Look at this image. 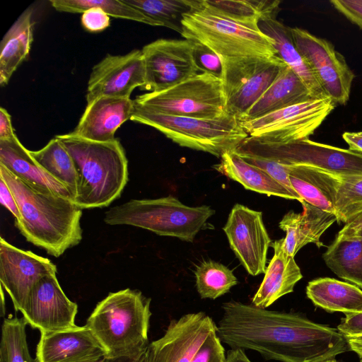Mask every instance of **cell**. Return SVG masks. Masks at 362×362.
Listing matches in <instances>:
<instances>
[{
	"mask_svg": "<svg viewBox=\"0 0 362 362\" xmlns=\"http://www.w3.org/2000/svg\"><path fill=\"white\" fill-rule=\"evenodd\" d=\"M33 9H25L1 42L0 84L6 86L20 64L28 58L33 40Z\"/></svg>",
	"mask_w": 362,
	"mask_h": 362,
	"instance_id": "29",
	"label": "cell"
},
{
	"mask_svg": "<svg viewBox=\"0 0 362 362\" xmlns=\"http://www.w3.org/2000/svg\"><path fill=\"white\" fill-rule=\"evenodd\" d=\"M25 318H4L1 327L0 361L2 362H36L29 351Z\"/></svg>",
	"mask_w": 362,
	"mask_h": 362,
	"instance_id": "35",
	"label": "cell"
},
{
	"mask_svg": "<svg viewBox=\"0 0 362 362\" xmlns=\"http://www.w3.org/2000/svg\"><path fill=\"white\" fill-rule=\"evenodd\" d=\"M258 25L265 35L272 39L277 55L299 76L313 96L315 98L329 97L296 47L291 28L278 21L276 17L263 19L259 22Z\"/></svg>",
	"mask_w": 362,
	"mask_h": 362,
	"instance_id": "28",
	"label": "cell"
},
{
	"mask_svg": "<svg viewBox=\"0 0 362 362\" xmlns=\"http://www.w3.org/2000/svg\"><path fill=\"white\" fill-rule=\"evenodd\" d=\"M181 35L201 43L221 58L274 57L272 39L258 25L245 24L200 10H192L182 20Z\"/></svg>",
	"mask_w": 362,
	"mask_h": 362,
	"instance_id": "8",
	"label": "cell"
},
{
	"mask_svg": "<svg viewBox=\"0 0 362 362\" xmlns=\"http://www.w3.org/2000/svg\"><path fill=\"white\" fill-rule=\"evenodd\" d=\"M302 213L290 211L279 223V228L286 233L284 245L286 252L293 257L303 247L314 243L317 247L325 246L320 237L335 221V214L317 208L302 201Z\"/></svg>",
	"mask_w": 362,
	"mask_h": 362,
	"instance_id": "21",
	"label": "cell"
},
{
	"mask_svg": "<svg viewBox=\"0 0 362 362\" xmlns=\"http://www.w3.org/2000/svg\"><path fill=\"white\" fill-rule=\"evenodd\" d=\"M1 316L4 317L6 313L5 300L4 294V288L1 286Z\"/></svg>",
	"mask_w": 362,
	"mask_h": 362,
	"instance_id": "50",
	"label": "cell"
},
{
	"mask_svg": "<svg viewBox=\"0 0 362 362\" xmlns=\"http://www.w3.org/2000/svg\"><path fill=\"white\" fill-rule=\"evenodd\" d=\"M332 6L362 30V0H330Z\"/></svg>",
	"mask_w": 362,
	"mask_h": 362,
	"instance_id": "41",
	"label": "cell"
},
{
	"mask_svg": "<svg viewBox=\"0 0 362 362\" xmlns=\"http://www.w3.org/2000/svg\"><path fill=\"white\" fill-rule=\"evenodd\" d=\"M315 98L299 76L285 64L269 87L240 121L252 120Z\"/></svg>",
	"mask_w": 362,
	"mask_h": 362,
	"instance_id": "23",
	"label": "cell"
},
{
	"mask_svg": "<svg viewBox=\"0 0 362 362\" xmlns=\"http://www.w3.org/2000/svg\"><path fill=\"white\" fill-rule=\"evenodd\" d=\"M14 129L12 125L11 117L8 111L0 107V140H7L15 137Z\"/></svg>",
	"mask_w": 362,
	"mask_h": 362,
	"instance_id": "45",
	"label": "cell"
},
{
	"mask_svg": "<svg viewBox=\"0 0 362 362\" xmlns=\"http://www.w3.org/2000/svg\"><path fill=\"white\" fill-rule=\"evenodd\" d=\"M336 105L329 97L315 98L240 123L250 137L286 143L309 138Z\"/></svg>",
	"mask_w": 362,
	"mask_h": 362,
	"instance_id": "11",
	"label": "cell"
},
{
	"mask_svg": "<svg viewBox=\"0 0 362 362\" xmlns=\"http://www.w3.org/2000/svg\"><path fill=\"white\" fill-rule=\"evenodd\" d=\"M29 152L42 168L68 189L74 202L77 193L78 174L72 157L63 144L54 137L41 149Z\"/></svg>",
	"mask_w": 362,
	"mask_h": 362,
	"instance_id": "32",
	"label": "cell"
},
{
	"mask_svg": "<svg viewBox=\"0 0 362 362\" xmlns=\"http://www.w3.org/2000/svg\"><path fill=\"white\" fill-rule=\"evenodd\" d=\"M342 138L348 144L349 149L362 153V131L358 132H346Z\"/></svg>",
	"mask_w": 362,
	"mask_h": 362,
	"instance_id": "46",
	"label": "cell"
},
{
	"mask_svg": "<svg viewBox=\"0 0 362 362\" xmlns=\"http://www.w3.org/2000/svg\"><path fill=\"white\" fill-rule=\"evenodd\" d=\"M274 255L264 272V277L252 299L256 307L266 308L279 298L292 293L302 278L300 267L294 257L285 250L284 238L271 243Z\"/></svg>",
	"mask_w": 362,
	"mask_h": 362,
	"instance_id": "22",
	"label": "cell"
},
{
	"mask_svg": "<svg viewBox=\"0 0 362 362\" xmlns=\"http://www.w3.org/2000/svg\"><path fill=\"white\" fill-rule=\"evenodd\" d=\"M135 104V103H134ZM132 121L155 128L180 146L221 158L249 136L234 115L204 119L155 113L134 105Z\"/></svg>",
	"mask_w": 362,
	"mask_h": 362,
	"instance_id": "7",
	"label": "cell"
},
{
	"mask_svg": "<svg viewBox=\"0 0 362 362\" xmlns=\"http://www.w3.org/2000/svg\"><path fill=\"white\" fill-rule=\"evenodd\" d=\"M151 298L140 291L125 288L100 301L86 325L102 346L105 358L135 357L148 346Z\"/></svg>",
	"mask_w": 362,
	"mask_h": 362,
	"instance_id": "5",
	"label": "cell"
},
{
	"mask_svg": "<svg viewBox=\"0 0 362 362\" xmlns=\"http://www.w3.org/2000/svg\"><path fill=\"white\" fill-rule=\"evenodd\" d=\"M291 30L296 47L325 94L336 105H346L355 74L344 57L329 41L300 28Z\"/></svg>",
	"mask_w": 362,
	"mask_h": 362,
	"instance_id": "12",
	"label": "cell"
},
{
	"mask_svg": "<svg viewBox=\"0 0 362 362\" xmlns=\"http://www.w3.org/2000/svg\"><path fill=\"white\" fill-rule=\"evenodd\" d=\"M322 362H338L335 358L328 359Z\"/></svg>",
	"mask_w": 362,
	"mask_h": 362,
	"instance_id": "51",
	"label": "cell"
},
{
	"mask_svg": "<svg viewBox=\"0 0 362 362\" xmlns=\"http://www.w3.org/2000/svg\"><path fill=\"white\" fill-rule=\"evenodd\" d=\"M95 362H106V358H101L99 361H95Z\"/></svg>",
	"mask_w": 362,
	"mask_h": 362,
	"instance_id": "52",
	"label": "cell"
},
{
	"mask_svg": "<svg viewBox=\"0 0 362 362\" xmlns=\"http://www.w3.org/2000/svg\"><path fill=\"white\" fill-rule=\"evenodd\" d=\"M81 25L90 33L103 31L110 25V16L100 8H91L82 13Z\"/></svg>",
	"mask_w": 362,
	"mask_h": 362,
	"instance_id": "40",
	"label": "cell"
},
{
	"mask_svg": "<svg viewBox=\"0 0 362 362\" xmlns=\"http://www.w3.org/2000/svg\"><path fill=\"white\" fill-rule=\"evenodd\" d=\"M2 177L17 202L21 218L15 225L25 239L59 257L82 240V209L71 199L37 188L0 165Z\"/></svg>",
	"mask_w": 362,
	"mask_h": 362,
	"instance_id": "2",
	"label": "cell"
},
{
	"mask_svg": "<svg viewBox=\"0 0 362 362\" xmlns=\"http://www.w3.org/2000/svg\"><path fill=\"white\" fill-rule=\"evenodd\" d=\"M349 349L355 352L362 362V335L346 337Z\"/></svg>",
	"mask_w": 362,
	"mask_h": 362,
	"instance_id": "48",
	"label": "cell"
},
{
	"mask_svg": "<svg viewBox=\"0 0 362 362\" xmlns=\"http://www.w3.org/2000/svg\"><path fill=\"white\" fill-rule=\"evenodd\" d=\"M57 272L49 259L19 249L1 237V286L11 298L16 312L23 313L33 286L42 277Z\"/></svg>",
	"mask_w": 362,
	"mask_h": 362,
	"instance_id": "15",
	"label": "cell"
},
{
	"mask_svg": "<svg viewBox=\"0 0 362 362\" xmlns=\"http://www.w3.org/2000/svg\"><path fill=\"white\" fill-rule=\"evenodd\" d=\"M307 297L313 304L327 312L350 316L362 313V290L335 279L318 278L308 282Z\"/></svg>",
	"mask_w": 362,
	"mask_h": 362,
	"instance_id": "27",
	"label": "cell"
},
{
	"mask_svg": "<svg viewBox=\"0 0 362 362\" xmlns=\"http://www.w3.org/2000/svg\"><path fill=\"white\" fill-rule=\"evenodd\" d=\"M288 179L303 201L336 216L339 177L314 167L298 165L289 166Z\"/></svg>",
	"mask_w": 362,
	"mask_h": 362,
	"instance_id": "26",
	"label": "cell"
},
{
	"mask_svg": "<svg viewBox=\"0 0 362 362\" xmlns=\"http://www.w3.org/2000/svg\"><path fill=\"white\" fill-rule=\"evenodd\" d=\"M216 325L204 313L182 315L170 321L163 336L150 343L148 362H190Z\"/></svg>",
	"mask_w": 362,
	"mask_h": 362,
	"instance_id": "18",
	"label": "cell"
},
{
	"mask_svg": "<svg viewBox=\"0 0 362 362\" xmlns=\"http://www.w3.org/2000/svg\"><path fill=\"white\" fill-rule=\"evenodd\" d=\"M223 230L231 250L247 272L252 276L264 273L272 242L262 213L235 204Z\"/></svg>",
	"mask_w": 362,
	"mask_h": 362,
	"instance_id": "14",
	"label": "cell"
},
{
	"mask_svg": "<svg viewBox=\"0 0 362 362\" xmlns=\"http://www.w3.org/2000/svg\"><path fill=\"white\" fill-rule=\"evenodd\" d=\"M55 137L74 162L78 185L74 202L79 208L106 207L120 197L128 182V160L118 139L95 141L73 132Z\"/></svg>",
	"mask_w": 362,
	"mask_h": 362,
	"instance_id": "3",
	"label": "cell"
},
{
	"mask_svg": "<svg viewBox=\"0 0 362 362\" xmlns=\"http://www.w3.org/2000/svg\"><path fill=\"white\" fill-rule=\"evenodd\" d=\"M221 60L226 112L239 119L266 91L285 64L278 55Z\"/></svg>",
	"mask_w": 362,
	"mask_h": 362,
	"instance_id": "10",
	"label": "cell"
},
{
	"mask_svg": "<svg viewBox=\"0 0 362 362\" xmlns=\"http://www.w3.org/2000/svg\"><path fill=\"white\" fill-rule=\"evenodd\" d=\"M134 101L144 110L163 115L204 119L228 115L221 79L205 73L165 90L138 95Z\"/></svg>",
	"mask_w": 362,
	"mask_h": 362,
	"instance_id": "9",
	"label": "cell"
},
{
	"mask_svg": "<svg viewBox=\"0 0 362 362\" xmlns=\"http://www.w3.org/2000/svg\"><path fill=\"white\" fill-rule=\"evenodd\" d=\"M322 257L337 276L362 289V239H334Z\"/></svg>",
	"mask_w": 362,
	"mask_h": 362,
	"instance_id": "31",
	"label": "cell"
},
{
	"mask_svg": "<svg viewBox=\"0 0 362 362\" xmlns=\"http://www.w3.org/2000/svg\"><path fill=\"white\" fill-rule=\"evenodd\" d=\"M52 6L60 12L83 13L91 8H100L110 16L149 25L148 19L123 0H50Z\"/></svg>",
	"mask_w": 362,
	"mask_h": 362,
	"instance_id": "36",
	"label": "cell"
},
{
	"mask_svg": "<svg viewBox=\"0 0 362 362\" xmlns=\"http://www.w3.org/2000/svg\"><path fill=\"white\" fill-rule=\"evenodd\" d=\"M195 285L202 298L214 300L238 284L232 270L214 260H204L194 271Z\"/></svg>",
	"mask_w": 362,
	"mask_h": 362,
	"instance_id": "34",
	"label": "cell"
},
{
	"mask_svg": "<svg viewBox=\"0 0 362 362\" xmlns=\"http://www.w3.org/2000/svg\"><path fill=\"white\" fill-rule=\"evenodd\" d=\"M146 84L141 50L122 55L107 54L92 68L88 81L86 102L101 96L130 98L133 90Z\"/></svg>",
	"mask_w": 362,
	"mask_h": 362,
	"instance_id": "16",
	"label": "cell"
},
{
	"mask_svg": "<svg viewBox=\"0 0 362 362\" xmlns=\"http://www.w3.org/2000/svg\"><path fill=\"white\" fill-rule=\"evenodd\" d=\"M194 42V57L199 73L208 74L221 79L223 66L220 57L208 47Z\"/></svg>",
	"mask_w": 362,
	"mask_h": 362,
	"instance_id": "38",
	"label": "cell"
},
{
	"mask_svg": "<svg viewBox=\"0 0 362 362\" xmlns=\"http://www.w3.org/2000/svg\"><path fill=\"white\" fill-rule=\"evenodd\" d=\"M57 273L42 277L33 286L22 315L40 333L74 328L78 305L60 286Z\"/></svg>",
	"mask_w": 362,
	"mask_h": 362,
	"instance_id": "17",
	"label": "cell"
},
{
	"mask_svg": "<svg viewBox=\"0 0 362 362\" xmlns=\"http://www.w3.org/2000/svg\"><path fill=\"white\" fill-rule=\"evenodd\" d=\"M220 159V163L213 168L240 183L246 189L267 196L303 201L294 190L279 182L265 170L245 160L235 150L224 153Z\"/></svg>",
	"mask_w": 362,
	"mask_h": 362,
	"instance_id": "25",
	"label": "cell"
},
{
	"mask_svg": "<svg viewBox=\"0 0 362 362\" xmlns=\"http://www.w3.org/2000/svg\"><path fill=\"white\" fill-rule=\"evenodd\" d=\"M0 200L2 205L13 215L16 220L21 218V213L16 198L4 180L1 177Z\"/></svg>",
	"mask_w": 362,
	"mask_h": 362,
	"instance_id": "44",
	"label": "cell"
},
{
	"mask_svg": "<svg viewBox=\"0 0 362 362\" xmlns=\"http://www.w3.org/2000/svg\"><path fill=\"white\" fill-rule=\"evenodd\" d=\"M337 240L362 239V210L351 217L338 232Z\"/></svg>",
	"mask_w": 362,
	"mask_h": 362,
	"instance_id": "42",
	"label": "cell"
},
{
	"mask_svg": "<svg viewBox=\"0 0 362 362\" xmlns=\"http://www.w3.org/2000/svg\"><path fill=\"white\" fill-rule=\"evenodd\" d=\"M281 1L278 0H193V9L233 21L258 25L263 19L276 17Z\"/></svg>",
	"mask_w": 362,
	"mask_h": 362,
	"instance_id": "30",
	"label": "cell"
},
{
	"mask_svg": "<svg viewBox=\"0 0 362 362\" xmlns=\"http://www.w3.org/2000/svg\"><path fill=\"white\" fill-rule=\"evenodd\" d=\"M336 201L338 224L362 210V176L339 177Z\"/></svg>",
	"mask_w": 362,
	"mask_h": 362,
	"instance_id": "37",
	"label": "cell"
},
{
	"mask_svg": "<svg viewBox=\"0 0 362 362\" xmlns=\"http://www.w3.org/2000/svg\"><path fill=\"white\" fill-rule=\"evenodd\" d=\"M337 329L345 337L362 335V313L341 319Z\"/></svg>",
	"mask_w": 362,
	"mask_h": 362,
	"instance_id": "43",
	"label": "cell"
},
{
	"mask_svg": "<svg viewBox=\"0 0 362 362\" xmlns=\"http://www.w3.org/2000/svg\"><path fill=\"white\" fill-rule=\"evenodd\" d=\"M189 40L158 39L141 49L146 70L144 90L158 92L199 73Z\"/></svg>",
	"mask_w": 362,
	"mask_h": 362,
	"instance_id": "13",
	"label": "cell"
},
{
	"mask_svg": "<svg viewBox=\"0 0 362 362\" xmlns=\"http://www.w3.org/2000/svg\"><path fill=\"white\" fill-rule=\"evenodd\" d=\"M134 105V100L130 98H97L87 103L72 132L91 141H112L121 125L131 119Z\"/></svg>",
	"mask_w": 362,
	"mask_h": 362,
	"instance_id": "20",
	"label": "cell"
},
{
	"mask_svg": "<svg viewBox=\"0 0 362 362\" xmlns=\"http://www.w3.org/2000/svg\"><path fill=\"white\" fill-rule=\"evenodd\" d=\"M140 11L148 21L149 25L164 26L180 35L185 14L193 9V0H123Z\"/></svg>",
	"mask_w": 362,
	"mask_h": 362,
	"instance_id": "33",
	"label": "cell"
},
{
	"mask_svg": "<svg viewBox=\"0 0 362 362\" xmlns=\"http://www.w3.org/2000/svg\"><path fill=\"white\" fill-rule=\"evenodd\" d=\"M105 358L102 346L86 326L40 333L36 362H95Z\"/></svg>",
	"mask_w": 362,
	"mask_h": 362,
	"instance_id": "19",
	"label": "cell"
},
{
	"mask_svg": "<svg viewBox=\"0 0 362 362\" xmlns=\"http://www.w3.org/2000/svg\"><path fill=\"white\" fill-rule=\"evenodd\" d=\"M226 362H252L242 349H231L227 352Z\"/></svg>",
	"mask_w": 362,
	"mask_h": 362,
	"instance_id": "47",
	"label": "cell"
},
{
	"mask_svg": "<svg viewBox=\"0 0 362 362\" xmlns=\"http://www.w3.org/2000/svg\"><path fill=\"white\" fill-rule=\"evenodd\" d=\"M190 362H226L225 350L216 329L209 334Z\"/></svg>",
	"mask_w": 362,
	"mask_h": 362,
	"instance_id": "39",
	"label": "cell"
},
{
	"mask_svg": "<svg viewBox=\"0 0 362 362\" xmlns=\"http://www.w3.org/2000/svg\"><path fill=\"white\" fill-rule=\"evenodd\" d=\"M222 309L216 334L231 349H251L281 362H322L349 349L337 329L296 313L235 300L223 303Z\"/></svg>",
	"mask_w": 362,
	"mask_h": 362,
	"instance_id": "1",
	"label": "cell"
},
{
	"mask_svg": "<svg viewBox=\"0 0 362 362\" xmlns=\"http://www.w3.org/2000/svg\"><path fill=\"white\" fill-rule=\"evenodd\" d=\"M0 165L37 188L73 201L68 189L37 163L17 136L11 139L0 140Z\"/></svg>",
	"mask_w": 362,
	"mask_h": 362,
	"instance_id": "24",
	"label": "cell"
},
{
	"mask_svg": "<svg viewBox=\"0 0 362 362\" xmlns=\"http://www.w3.org/2000/svg\"><path fill=\"white\" fill-rule=\"evenodd\" d=\"M215 214L209 206H189L169 195L158 199H132L106 211L104 221L129 225L158 235L193 242L207 220Z\"/></svg>",
	"mask_w": 362,
	"mask_h": 362,
	"instance_id": "6",
	"label": "cell"
},
{
	"mask_svg": "<svg viewBox=\"0 0 362 362\" xmlns=\"http://www.w3.org/2000/svg\"><path fill=\"white\" fill-rule=\"evenodd\" d=\"M1 362H2V361H1Z\"/></svg>",
	"mask_w": 362,
	"mask_h": 362,
	"instance_id": "53",
	"label": "cell"
},
{
	"mask_svg": "<svg viewBox=\"0 0 362 362\" xmlns=\"http://www.w3.org/2000/svg\"><path fill=\"white\" fill-rule=\"evenodd\" d=\"M106 362H148L147 361V349L137 356L129 358L123 357L114 359H107Z\"/></svg>",
	"mask_w": 362,
	"mask_h": 362,
	"instance_id": "49",
	"label": "cell"
},
{
	"mask_svg": "<svg viewBox=\"0 0 362 362\" xmlns=\"http://www.w3.org/2000/svg\"><path fill=\"white\" fill-rule=\"evenodd\" d=\"M235 151L245 160L265 170L291 189L288 168L292 165L311 166L338 177L362 176V153L309 138L273 143L248 136Z\"/></svg>",
	"mask_w": 362,
	"mask_h": 362,
	"instance_id": "4",
	"label": "cell"
}]
</instances>
